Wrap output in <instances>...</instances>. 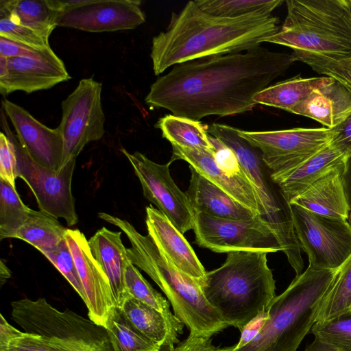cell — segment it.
<instances>
[{
	"label": "cell",
	"instance_id": "cell-42",
	"mask_svg": "<svg viewBox=\"0 0 351 351\" xmlns=\"http://www.w3.org/2000/svg\"><path fill=\"white\" fill-rule=\"evenodd\" d=\"M210 141L215 148L214 158L223 171L234 176H247L242 170L235 154L230 147L211 135Z\"/></svg>",
	"mask_w": 351,
	"mask_h": 351
},
{
	"label": "cell",
	"instance_id": "cell-32",
	"mask_svg": "<svg viewBox=\"0 0 351 351\" xmlns=\"http://www.w3.org/2000/svg\"><path fill=\"white\" fill-rule=\"evenodd\" d=\"M106 329L113 351H156L160 348L139 333L119 308L112 309Z\"/></svg>",
	"mask_w": 351,
	"mask_h": 351
},
{
	"label": "cell",
	"instance_id": "cell-24",
	"mask_svg": "<svg viewBox=\"0 0 351 351\" xmlns=\"http://www.w3.org/2000/svg\"><path fill=\"white\" fill-rule=\"evenodd\" d=\"M290 112L311 118L332 129L351 113V89L333 79L314 90Z\"/></svg>",
	"mask_w": 351,
	"mask_h": 351
},
{
	"label": "cell",
	"instance_id": "cell-55",
	"mask_svg": "<svg viewBox=\"0 0 351 351\" xmlns=\"http://www.w3.org/2000/svg\"><path fill=\"white\" fill-rule=\"evenodd\" d=\"M351 313V312H350Z\"/></svg>",
	"mask_w": 351,
	"mask_h": 351
},
{
	"label": "cell",
	"instance_id": "cell-1",
	"mask_svg": "<svg viewBox=\"0 0 351 351\" xmlns=\"http://www.w3.org/2000/svg\"><path fill=\"white\" fill-rule=\"evenodd\" d=\"M295 61L293 53L260 45L180 63L151 85L145 101L195 121L243 113L252 110L255 97Z\"/></svg>",
	"mask_w": 351,
	"mask_h": 351
},
{
	"label": "cell",
	"instance_id": "cell-47",
	"mask_svg": "<svg viewBox=\"0 0 351 351\" xmlns=\"http://www.w3.org/2000/svg\"><path fill=\"white\" fill-rule=\"evenodd\" d=\"M0 317V351H8L12 340L21 335L23 331L9 324L2 314Z\"/></svg>",
	"mask_w": 351,
	"mask_h": 351
},
{
	"label": "cell",
	"instance_id": "cell-49",
	"mask_svg": "<svg viewBox=\"0 0 351 351\" xmlns=\"http://www.w3.org/2000/svg\"><path fill=\"white\" fill-rule=\"evenodd\" d=\"M304 351H342L335 348H332L315 340L307 345Z\"/></svg>",
	"mask_w": 351,
	"mask_h": 351
},
{
	"label": "cell",
	"instance_id": "cell-34",
	"mask_svg": "<svg viewBox=\"0 0 351 351\" xmlns=\"http://www.w3.org/2000/svg\"><path fill=\"white\" fill-rule=\"evenodd\" d=\"M206 12L225 18H237L250 14H271L282 0H196Z\"/></svg>",
	"mask_w": 351,
	"mask_h": 351
},
{
	"label": "cell",
	"instance_id": "cell-31",
	"mask_svg": "<svg viewBox=\"0 0 351 351\" xmlns=\"http://www.w3.org/2000/svg\"><path fill=\"white\" fill-rule=\"evenodd\" d=\"M351 309V255L338 269L324 295L316 314L315 323L337 319Z\"/></svg>",
	"mask_w": 351,
	"mask_h": 351
},
{
	"label": "cell",
	"instance_id": "cell-45",
	"mask_svg": "<svg viewBox=\"0 0 351 351\" xmlns=\"http://www.w3.org/2000/svg\"><path fill=\"white\" fill-rule=\"evenodd\" d=\"M332 139L330 144L351 157V113L338 125L330 129Z\"/></svg>",
	"mask_w": 351,
	"mask_h": 351
},
{
	"label": "cell",
	"instance_id": "cell-50",
	"mask_svg": "<svg viewBox=\"0 0 351 351\" xmlns=\"http://www.w3.org/2000/svg\"><path fill=\"white\" fill-rule=\"evenodd\" d=\"M1 285H3L5 280L10 277V271L3 263V261L1 262V274H0Z\"/></svg>",
	"mask_w": 351,
	"mask_h": 351
},
{
	"label": "cell",
	"instance_id": "cell-13",
	"mask_svg": "<svg viewBox=\"0 0 351 351\" xmlns=\"http://www.w3.org/2000/svg\"><path fill=\"white\" fill-rule=\"evenodd\" d=\"M239 134L258 148L271 174L289 170L328 146L332 130L326 128L251 132Z\"/></svg>",
	"mask_w": 351,
	"mask_h": 351
},
{
	"label": "cell",
	"instance_id": "cell-14",
	"mask_svg": "<svg viewBox=\"0 0 351 351\" xmlns=\"http://www.w3.org/2000/svg\"><path fill=\"white\" fill-rule=\"evenodd\" d=\"M121 151L138 178L144 197L182 234L193 229L195 212L186 193L180 189L171 176V161L161 165L139 152L132 154L123 148Z\"/></svg>",
	"mask_w": 351,
	"mask_h": 351
},
{
	"label": "cell",
	"instance_id": "cell-40",
	"mask_svg": "<svg viewBox=\"0 0 351 351\" xmlns=\"http://www.w3.org/2000/svg\"><path fill=\"white\" fill-rule=\"evenodd\" d=\"M8 351H77L40 335L26 333L12 340Z\"/></svg>",
	"mask_w": 351,
	"mask_h": 351
},
{
	"label": "cell",
	"instance_id": "cell-18",
	"mask_svg": "<svg viewBox=\"0 0 351 351\" xmlns=\"http://www.w3.org/2000/svg\"><path fill=\"white\" fill-rule=\"evenodd\" d=\"M7 58L8 72L0 76L2 95L16 90L29 94L47 90L71 78L64 62L51 48L39 58Z\"/></svg>",
	"mask_w": 351,
	"mask_h": 351
},
{
	"label": "cell",
	"instance_id": "cell-22",
	"mask_svg": "<svg viewBox=\"0 0 351 351\" xmlns=\"http://www.w3.org/2000/svg\"><path fill=\"white\" fill-rule=\"evenodd\" d=\"M93 256L106 274L117 308L130 297L125 286V271L130 261L121 240V232L105 227L88 240Z\"/></svg>",
	"mask_w": 351,
	"mask_h": 351
},
{
	"label": "cell",
	"instance_id": "cell-36",
	"mask_svg": "<svg viewBox=\"0 0 351 351\" xmlns=\"http://www.w3.org/2000/svg\"><path fill=\"white\" fill-rule=\"evenodd\" d=\"M125 286L129 296L162 313H171L169 302L152 287L131 261L125 271Z\"/></svg>",
	"mask_w": 351,
	"mask_h": 351
},
{
	"label": "cell",
	"instance_id": "cell-37",
	"mask_svg": "<svg viewBox=\"0 0 351 351\" xmlns=\"http://www.w3.org/2000/svg\"><path fill=\"white\" fill-rule=\"evenodd\" d=\"M296 61L308 65L315 72L335 79L351 89V67L346 60H335L322 55L295 50Z\"/></svg>",
	"mask_w": 351,
	"mask_h": 351
},
{
	"label": "cell",
	"instance_id": "cell-11",
	"mask_svg": "<svg viewBox=\"0 0 351 351\" xmlns=\"http://www.w3.org/2000/svg\"><path fill=\"white\" fill-rule=\"evenodd\" d=\"M101 90V83L93 77L84 78L62 102V114L58 127L64 139L63 165L77 158L87 143L104 136L105 115Z\"/></svg>",
	"mask_w": 351,
	"mask_h": 351
},
{
	"label": "cell",
	"instance_id": "cell-35",
	"mask_svg": "<svg viewBox=\"0 0 351 351\" xmlns=\"http://www.w3.org/2000/svg\"><path fill=\"white\" fill-rule=\"evenodd\" d=\"M315 340L342 351H351V313L334 320L315 323L311 330Z\"/></svg>",
	"mask_w": 351,
	"mask_h": 351
},
{
	"label": "cell",
	"instance_id": "cell-48",
	"mask_svg": "<svg viewBox=\"0 0 351 351\" xmlns=\"http://www.w3.org/2000/svg\"><path fill=\"white\" fill-rule=\"evenodd\" d=\"M344 181L349 204L351 208V157L348 158L346 163Z\"/></svg>",
	"mask_w": 351,
	"mask_h": 351
},
{
	"label": "cell",
	"instance_id": "cell-54",
	"mask_svg": "<svg viewBox=\"0 0 351 351\" xmlns=\"http://www.w3.org/2000/svg\"><path fill=\"white\" fill-rule=\"evenodd\" d=\"M350 312H351V309H350Z\"/></svg>",
	"mask_w": 351,
	"mask_h": 351
},
{
	"label": "cell",
	"instance_id": "cell-28",
	"mask_svg": "<svg viewBox=\"0 0 351 351\" xmlns=\"http://www.w3.org/2000/svg\"><path fill=\"white\" fill-rule=\"evenodd\" d=\"M327 76L304 78L300 75L268 86L254 98L256 104L278 108L288 112L314 90L332 82Z\"/></svg>",
	"mask_w": 351,
	"mask_h": 351
},
{
	"label": "cell",
	"instance_id": "cell-30",
	"mask_svg": "<svg viewBox=\"0 0 351 351\" xmlns=\"http://www.w3.org/2000/svg\"><path fill=\"white\" fill-rule=\"evenodd\" d=\"M67 229L58 218L42 210L30 208L27 220L14 239L28 243L41 252L56 247L65 239Z\"/></svg>",
	"mask_w": 351,
	"mask_h": 351
},
{
	"label": "cell",
	"instance_id": "cell-5",
	"mask_svg": "<svg viewBox=\"0 0 351 351\" xmlns=\"http://www.w3.org/2000/svg\"><path fill=\"white\" fill-rule=\"evenodd\" d=\"M337 270L308 266L267 307L269 317L256 338L228 351H296L315 324L318 306Z\"/></svg>",
	"mask_w": 351,
	"mask_h": 351
},
{
	"label": "cell",
	"instance_id": "cell-3",
	"mask_svg": "<svg viewBox=\"0 0 351 351\" xmlns=\"http://www.w3.org/2000/svg\"><path fill=\"white\" fill-rule=\"evenodd\" d=\"M98 216L125 234L131 243L126 249L130 261L160 287L190 336L211 338L229 327L208 302L199 283L176 268L149 234H141L127 220L105 213Z\"/></svg>",
	"mask_w": 351,
	"mask_h": 351
},
{
	"label": "cell",
	"instance_id": "cell-12",
	"mask_svg": "<svg viewBox=\"0 0 351 351\" xmlns=\"http://www.w3.org/2000/svg\"><path fill=\"white\" fill-rule=\"evenodd\" d=\"M193 230L198 246L217 253L282 251L272 230L260 217L244 221L195 213Z\"/></svg>",
	"mask_w": 351,
	"mask_h": 351
},
{
	"label": "cell",
	"instance_id": "cell-19",
	"mask_svg": "<svg viewBox=\"0 0 351 351\" xmlns=\"http://www.w3.org/2000/svg\"><path fill=\"white\" fill-rule=\"evenodd\" d=\"M145 223L148 234L166 258L200 285L206 271L183 234L152 205L146 207Z\"/></svg>",
	"mask_w": 351,
	"mask_h": 351
},
{
	"label": "cell",
	"instance_id": "cell-21",
	"mask_svg": "<svg viewBox=\"0 0 351 351\" xmlns=\"http://www.w3.org/2000/svg\"><path fill=\"white\" fill-rule=\"evenodd\" d=\"M346 163L330 169L289 204L322 216L348 220L351 208L344 181Z\"/></svg>",
	"mask_w": 351,
	"mask_h": 351
},
{
	"label": "cell",
	"instance_id": "cell-6",
	"mask_svg": "<svg viewBox=\"0 0 351 351\" xmlns=\"http://www.w3.org/2000/svg\"><path fill=\"white\" fill-rule=\"evenodd\" d=\"M279 31L263 40L324 56L351 59V0H287Z\"/></svg>",
	"mask_w": 351,
	"mask_h": 351
},
{
	"label": "cell",
	"instance_id": "cell-51",
	"mask_svg": "<svg viewBox=\"0 0 351 351\" xmlns=\"http://www.w3.org/2000/svg\"><path fill=\"white\" fill-rule=\"evenodd\" d=\"M174 348V345L167 343L160 346V349L156 351H173Z\"/></svg>",
	"mask_w": 351,
	"mask_h": 351
},
{
	"label": "cell",
	"instance_id": "cell-29",
	"mask_svg": "<svg viewBox=\"0 0 351 351\" xmlns=\"http://www.w3.org/2000/svg\"><path fill=\"white\" fill-rule=\"evenodd\" d=\"M155 127L171 145L213 154L214 146L210 141L206 125L199 121L167 114L160 118Z\"/></svg>",
	"mask_w": 351,
	"mask_h": 351
},
{
	"label": "cell",
	"instance_id": "cell-16",
	"mask_svg": "<svg viewBox=\"0 0 351 351\" xmlns=\"http://www.w3.org/2000/svg\"><path fill=\"white\" fill-rule=\"evenodd\" d=\"M65 239L83 285L90 319L106 328L115 301L109 280L79 230L67 229Z\"/></svg>",
	"mask_w": 351,
	"mask_h": 351
},
{
	"label": "cell",
	"instance_id": "cell-8",
	"mask_svg": "<svg viewBox=\"0 0 351 351\" xmlns=\"http://www.w3.org/2000/svg\"><path fill=\"white\" fill-rule=\"evenodd\" d=\"M11 317L23 332L77 351H113L106 329L69 310L59 311L45 298L11 302Z\"/></svg>",
	"mask_w": 351,
	"mask_h": 351
},
{
	"label": "cell",
	"instance_id": "cell-33",
	"mask_svg": "<svg viewBox=\"0 0 351 351\" xmlns=\"http://www.w3.org/2000/svg\"><path fill=\"white\" fill-rule=\"evenodd\" d=\"M30 208L8 182L0 179V239L13 238L27 220Z\"/></svg>",
	"mask_w": 351,
	"mask_h": 351
},
{
	"label": "cell",
	"instance_id": "cell-2",
	"mask_svg": "<svg viewBox=\"0 0 351 351\" xmlns=\"http://www.w3.org/2000/svg\"><path fill=\"white\" fill-rule=\"evenodd\" d=\"M279 23L271 14L214 16L190 1L178 14L172 13L167 29L153 38L154 73L159 75L180 63L252 49L276 34Z\"/></svg>",
	"mask_w": 351,
	"mask_h": 351
},
{
	"label": "cell",
	"instance_id": "cell-9",
	"mask_svg": "<svg viewBox=\"0 0 351 351\" xmlns=\"http://www.w3.org/2000/svg\"><path fill=\"white\" fill-rule=\"evenodd\" d=\"M3 108L1 126L14 146L18 178L23 179L34 195L40 210L64 219L68 226L77 223L75 199L71 181L76 158L69 160L58 171L48 169L34 162L24 151L6 121Z\"/></svg>",
	"mask_w": 351,
	"mask_h": 351
},
{
	"label": "cell",
	"instance_id": "cell-7",
	"mask_svg": "<svg viewBox=\"0 0 351 351\" xmlns=\"http://www.w3.org/2000/svg\"><path fill=\"white\" fill-rule=\"evenodd\" d=\"M208 133L221 141L235 154L242 170L254 186L263 208L261 219L272 230L282 252L296 276L302 272L304 262L289 208L278 186L273 182L261 151L239 134V129L213 123Z\"/></svg>",
	"mask_w": 351,
	"mask_h": 351
},
{
	"label": "cell",
	"instance_id": "cell-15",
	"mask_svg": "<svg viewBox=\"0 0 351 351\" xmlns=\"http://www.w3.org/2000/svg\"><path fill=\"white\" fill-rule=\"evenodd\" d=\"M56 25L88 32L135 29L145 21L139 0L60 1Z\"/></svg>",
	"mask_w": 351,
	"mask_h": 351
},
{
	"label": "cell",
	"instance_id": "cell-26",
	"mask_svg": "<svg viewBox=\"0 0 351 351\" xmlns=\"http://www.w3.org/2000/svg\"><path fill=\"white\" fill-rule=\"evenodd\" d=\"M119 308L129 323L156 346L179 342L183 324L172 313H162L130 296Z\"/></svg>",
	"mask_w": 351,
	"mask_h": 351
},
{
	"label": "cell",
	"instance_id": "cell-39",
	"mask_svg": "<svg viewBox=\"0 0 351 351\" xmlns=\"http://www.w3.org/2000/svg\"><path fill=\"white\" fill-rule=\"evenodd\" d=\"M0 37L38 50L51 48L49 37L25 26L17 25L10 19L1 16Z\"/></svg>",
	"mask_w": 351,
	"mask_h": 351
},
{
	"label": "cell",
	"instance_id": "cell-53",
	"mask_svg": "<svg viewBox=\"0 0 351 351\" xmlns=\"http://www.w3.org/2000/svg\"><path fill=\"white\" fill-rule=\"evenodd\" d=\"M348 64L351 67V59H349V60H346Z\"/></svg>",
	"mask_w": 351,
	"mask_h": 351
},
{
	"label": "cell",
	"instance_id": "cell-41",
	"mask_svg": "<svg viewBox=\"0 0 351 351\" xmlns=\"http://www.w3.org/2000/svg\"><path fill=\"white\" fill-rule=\"evenodd\" d=\"M17 162L13 143L5 133H0V179L16 189Z\"/></svg>",
	"mask_w": 351,
	"mask_h": 351
},
{
	"label": "cell",
	"instance_id": "cell-44",
	"mask_svg": "<svg viewBox=\"0 0 351 351\" xmlns=\"http://www.w3.org/2000/svg\"><path fill=\"white\" fill-rule=\"evenodd\" d=\"M51 48L38 50L28 46L0 37V56L5 58L25 57L39 58Z\"/></svg>",
	"mask_w": 351,
	"mask_h": 351
},
{
	"label": "cell",
	"instance_id": "cell-20",
	"mask_svg": "<svg viewBox=\"0 0 351 351\" xmlns=\"http://www.w3.org/2000/svg\"><path fill=\"white\" fill-rule=\"evenodd\" d=\"M171 145L173 160L186 161L202 176L254 210L261 218L263 215L261 202L247 176H234L223 171L217 165L212 154Z\"/></svg>",
	"mask_w": 351,
	"mask_h": 351
},
{
	"label": "cell",
	"instance_id": "cell-38",
	"mask_svg": "<svg viewBox=\"0 0 351 351\" xmlns=\"http://www.w3.org/2000/svg\"><path fill=\"white\" fill-rule=\"evenodd\" d=\"M41 253L64 276L85 303L86 298L84 289L66 239L56 247Z\"/></svg>",
	"mask_w": 351,
	"mask_h": 351
},
{
	"label": "cell",
	"instance_id": "cell-46",
	"mask_svg": "<svg viewBox=\"0 0 351 351\" xmlns=\"http://www.w3.org/2000/svg\"><path fill=\"white\" fill-rule=\"evenodd\" d=\"M173 351H228V349L215 346L211 338L189 335Z\"/></svg>",
	"mask_w": 351,
	"mask_h": 351
},
{
	"label": "cell",
	"instance_id": "cell-25",
	"mask_svg": "<svg viewBox=\"0 0 351 351\" xmlns=\"http://www.w3.org/2000/svg\"><path fill=\"white\" fill-rule=\"evenodd\" d=\"M348 157L330 143L298 165L285 171L271 174L284 199L290 200L304 191L330 169L344 164Z\"/></svg>",
	"mask_w": 351,
	"mask_h": 351
},
{
	"label": "cell",
	"instance_id": "cell-4",
	"mask_svg": "<svg viewBox=\"0 0 351 351\" xmlns=\"http://www.w3.org/2000/svg\"><path fill=\"white\" fill-rule=\"evenodd\" d=\"M267 254L260 251L229 252L223 265L206 272L199 285L222 319L240 331L276 296Z\"/></svg>",
	"mask_w": 351,
	"mask_h": 351
},
{
	"label": "cell",
	"instance_id": "cell-27",
	"mask_svg": "<svg viewBox=\"0 0 351 351\" xmlns=\"http://www.w3.org/2000/svg\"><path fill=\"white\" fill-rule=\"evenodd\" d=\"M60 0H1L0 16L49 38L57 27Z\"/></svg>",
	"mask_w": 351,
	"mask_h": 351
},
{
	"label": "cell",
	"instance_id": "cell-52",
	"mask_svg": "<svg viewBox=\"0 0 351 351\" xmlns=\"http://www.w3.org/2000/svg\"><path fill=\"white\" fill-rule=\"evenodd\" d=\"M348 221L351 225V209L350 210L349 215H348Z\"/></svg>",
	"mask_w": 351,
	"mask_h": 351
},
{
	"label": "cell",
	"instance_id": "cell-10",
	"mask_svg": "<svg viewBox=\"0 0 351 351\" xmlns=\"http://www.w3.org/2000/svg\"><path fill=\"white\" fill-rule=\"evenodd\" d=\"M294 230L308 266L337 270L351 255V225L348 220L313 213L289 204Z\"/></svg>",
	"mask_w": 351,
	"mask_h": 351
},
{
	"label": "cell",
	"instance_id": "cell-23",
	"mask_svg": "<svg viewBox=\"0 0 351 351\" xmlns=\"http://www.w3.org/2000/svg\"><path fill=\"white\" fill-rule=\"evenodd\" d=\"M190 184L186 191L195 213L221 219L252 220L259 215L221 188L204 178L192 167Z\"/></svg>",
	"mask_w": 351,
	"mask_h": 351
},
{
	"label": "cell",
	"instance_id": "cell-43",
	"mask_svg": "<svg viewBox=\"0 0 351 351\" xmlns=\"http://www.w3.org/2000/svg\"><path fill=\"white\" fill-rule=\"evenodd\" d=\"M269 317V313L267 308L259 313L243 328L239 341L236 345L230 346L231 349H241L252 341L263 328Z\"/></svg>",
	"mask_w": 351,
	"mask_h": 351
},
{
	"label": "cell",
	"instance_id": "cell-17",
	"mask_svg": "<svg viewBox=\"0 0 351 351\" xmlns=\"http://www.w3.org/2000/svg\"><path fill=\"white\" fill-rule=\"evenodd\" d=\"M2 108L27 155L48 169H60L63 166L64 139L60 128H49L25 108L6 99L2 100Z\"/></svg>",
	"mask_w": 351,
	"mask_h": 351
}]
</instances>
